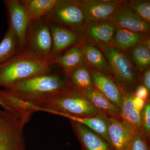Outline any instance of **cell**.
<instances>
[{
  "label": "cell",
  "mask_w": 150,
  "mask_h": 150,
  "mask_svg": "<svg viewBox=\"0 0 150 150\" xmlns=\"http://www.w3.org/2000/svg\"><path fill=\"white\" fill-rule=\"evenodd\" d=\"M35 105L37 106L38 111L42 110L64 117H109L93 105L81 90L71 86Z\"/></svg>",
  "instance_id": "1"
},
{
  "label": "cell",
  "mask_w": 150,
  "mask_h": 150,
  "mask_svg": "<svg viewBox=\"0 0 150 150\" xmlns=\"http://www.w3.org/2000/svg\"><path fill=\"white\" fill-rule=\"evenodd\" d=\"M64 73L49 72L37 75L6 90L13 96L35 105L71 86Z\"/></svg>",
  "instance_id": "2"
},
{
  "label": "cell",
  "mask_w": 150,
  "mask_h": 150,
  "mask_svg": "<svg viewBox=\"0 0 150 150\" xmlns=\"http://www.w3.org/2000/svg\"><path fill=\"white\" fill-rule=\"evenodd\" d=\"M51 71L47 62L23 52L0 64V87L9 89L30 78Z\"/></svg>",
  "instance_id": "3"
},
{
  "label": "cell",
  "mask_w": 150,
  "mask_h": 150,
  "mask_svg": "<svg viewBox=\"0 0 150 150\" xmlns=\"http://www.w3.org/2000/svg\"><path fill=\"white\" fill-rule=\"evenodd\" d=\"M112 76L123 94H134L139 86V79L129 57L119 48L112 46L103 47Z\"/></svg>",
  "instance_id": "4"
},
{
  "label": "cell",
  "mask_w": 150,
  "mask_h": 150,
  "mask_svg": "<svg viewBox=\"0 0 150 150\" xmlns=\"http://www.w3.org/2000/svg\"><path fill=\"white\" fill-rule=\"evenodd\" d=\"M31 116L0 109V150H25L24 127Z\"/></svg>",
  "instance_id": "5"
},
{
  "label": "cell",
  "mask_w": 150,
  "mask_h": 150,
  "mask_svg": "<svg viewBox=\"0 0 150 150\" xmlns=\"http://www.w3.org/2000/svg\"><path fill=\"white\" fill-rule=\"evenodd\" d=\"M52 46V37L48 23L42 18L31 21L23 52L48 63Z\"/></svg>",
  "instance_id": "6"
},
{
  "label": "cell",
  "mask_w": 150,
  "mask_h": 150,
  "mask_svg": "<svg viewBox=\"0 0 150 150\" xmlns=\"http://www.w3.org/2000/svg\"><path fill=\"white\" fill-rule=\"evenodd\" d=\"M42 19L48 23L60 25L76 32L86 20L80 2L61 0H57L53 8Z\"/></svg>",
  "instance_id": "7"
},
{
  "label": "cell",
  "mask_w": 150,
  "mask_h": 150,
  "mask_svg": "<svg viewBox=\"0 0 150 150\" xmlns=\"http://www.w3.org/2000/svg\"><path fill=\"white\" fill-rule=\"evenodd\" d=\"M8 28L16 35L20 43L23 51L28 26L30 23L24 8L20 0H5Z\"/></svg>",
  "instance_id": "8"
},
{
  "label": "cell",
  "mask_w": 150,
  "mask_h": 150,
  "mask_svg": "<svg viewBox=\"0 0 150 150\" xmlns=\"http://www.w3.org/2000/svg\"><path fill=\"white\" fill-rule=\"evenodd\" d=\"M48 24L52 40L51 54L48 62L49 65L54 58L77 44L79 38V34L74 30L59 24Z\"/></svg>",
  "instance_id": "9"
},
{
  "label": "cell",
  "mask_w": 150,
  "mask_h": 150,
  "mask_svg": "<svg viewBox=\"0 0 150 150\" xmlns=\"http://www.w3.org/2000/svg\"><path fill=\"white\" fill-rule=\"evenodd\" d=\"M122 2L112 1H85L80 2L85 18L89 22L108 21L122 5Z\"/></svg>",
  "instance_id": "10"
},
{
  "label": "cell",
  "mask_w": 150,
  "mask_h": 150,
  "mask_svg": "<svg viewBox=\"0 0 150 150\" xmlns=\"http://www.w3.org/2000/svg\"><path fill=\"white\" fill-rule=\"evenodd\" d=\"M116 28H120L139 33L149 30V23L135 14L127 6H122L108 20Z\"/></svg>",
  "instance_id": "11"
},
{
  "label": "cell",
  "mask_w": 150,
  "mask_h": 150,
  "mask_svg": "<svg viewBox=\"0 0 150 150\" xmlns=\"http://www.w3.org/2000/svg\"><path fill=\"white\" fill-rule=\"evenodd\" d=\"M70 121L81 150H112L110 144L99 134L83 124Z\"/></svg>",
  "instance_id": "12"
},
{
  "label": "cell",
  "mask_w": 150,
  "mask_h": 150,
  "mask_svg": "<svg viewBox=\"0 0 150 150\" xmlns=\"http://www.w3.org/2000/svg\"><path fill=\"white\" fill-rule=\"evenodd\" d=\"M108 133L112 150H128L135 133L121 120L108 118Z\"/></svg>",
  "instance_id": "13"
},
{
  "label": "cell",
  "mask_w": 150,
  "mask_h": 150,
  "mask_svg": "<svg viewBox=\"0 0 150 150\" xmlns=\"http://www.w3.org/2000/svg\"><path fill=\"white\" fill-rule=\"evenodd\" d=\"M94 86L112 103L121 108L123 96L121 90L112 78L95 70L91 71Z\"/></svg>",
  "instance_id": "14"
},
{
  "label": "cell",
  "mask_w": 150,
  "mask_h": 150,
  "mask_svg": "<svg viewBox=\"0 0 150 150\" xmlns=\"http://www.w3.org/2000/svg\"><path fill=\"white\" fill-rule=\"evenodd\" d=\"M84 59V46L76 44L54 58L49 65H59L63 73L69 77L74 70L83 65Z\"/></svg>",
  "instance_id": "15"
},
{
  "label": "cell",
  "mask_w": 150,
  "mask_h": 150,
  "mask_svg": "<svg viewBox=\"0 0 150 150\" xmlns=\"http://www.w3.org/2000/svg\"><path fill=\"white\" fill-rule=\"evenodd\" d=\"M123 103L120 108L121 120L131 131L135 133L142 131V112L133 104L134 94H123Z\"/></svg>",
  "instance_id": "16"
},
{
  "label": "cell",
  "mask_w": 150,
  "mask_h": 150,
  "mask_svg": "<svg viewBox=\"0 0 150 150\" xmlns=\"http://www.w3.org/2000/svg\"><path fill=\"white\" fill-rule=\"evenodd\" d=\"M89 101L97 108L109 117L121 120L120 108L112 103L95 87L81 90Z\"/></svg>",
  "instance_id": "17"
},
{
  "label": "cell",
  "mask_w": 150,
  "mask_h": 150,
  "mask_svg": "<svg viewBox=\"0 0 150 150\" xmlns=\"http://www.w3.org/2000/svg\"><path fill=\"white\" fill-rule=\"evenodd\" d=\"M116 28L108 21L90 22L86 33L91 39L103 45L112 42Z\"/></svg>",
  "instance_id": "18"
},
{
  "label": "cell",
  "mask_w": 150,
  "mask_h": 150,
  "mask_svg": "<svg viewBox=\"0 0 150 150\" xmlns=\"http://www.w3.org/2000/svg\"><path fill=\"white\" fill-rule=\"evenodd\" d=\"M57 0H20L30 20L40 19L53 8Z\"/></svg>",
  "instance_id": "19"
},
{
  "label": "cell",
  "mask_w": 150,
  "mask_h": 150,
  "mask_svg": "<svg viewBox=\"0 0 150 150\" xmlns=\"http://www.w3.org/2000/svg\"><path fill=\"white\" fill-rule=\"evenodd\" d=\"M23 52L20 43L10 29H8L0 43V64Z\"/></svg>",
  "instance_id": "20"
},
{
  "label": "cell",
  "mask_w": 150,
  "mask_h": 150,
  "mask_svg": "<svg viewBox=\"0 0 150 150\" xmlns=\"http://www.w3.org/2000/svg\"><path fill=\"white\" fill-rule=\"evenodd\" d=\"M85 59L95 70L112 78L109 65L105 56L97 48L88 45L84 47Z\"/></svg>",
  "instance_id": "21"
},
{
  "label": "cell",
  "mask_w": 150,
  "mask_h": 150,
  "mask_svg": "<svg viewBox=\"0 0 150 150\" xmlns=\"http://www.w3.org/2000/svg\"><path fill=\"white\" fill-rule=\"evenodd\" d=\"M116 28V27H115ZM143 33L116 28L112 42L116 48L126 50L139 44L142 41Z\"/></svg>",
  "instance_id": "22"
},
{
  "label": "cell",
  "mask_w": 150,
  "mask_h": 150,
  "mask_svg": "<svg viewBox=\"0 0 150 150\" xmlns=\"http://www.w3.org/2000/svg\"><path fill=\"white\" fill-rule=\"evenodd\" d=\"M70 121H76L86 126L89 129L97 133L109 142V137L108 133V116H98L88 118H79L67 116Z\"/></svg>",
  "instance_id": "23"
},
{
  "label": "cell",
  "mask_w": 150,
  "mask_h": 150,
  "mask_svg": "<svg viewBox=\"0 0 150 150\" xmlns=\"http://www.w3.org/2000/svg\"><path fill=\"white\" fill-rule=\"evenodd\" d=\"M69 77L71 86L80 90L94 87L91 72L83 65L74 70Z\"/></svg>",
  "instance_id": "24"
},
{
  "label": "cell",
  "mask_w": 150,
  "mask_h": 150,
  "mask_svg": "<svg viewBox=\"0 0 150 150\" xmlns=\"http://www.w3.org/2000/svg\"><path fill=\"white\" fill-rule=\"evenodd\" d=\"M133 62L141 71L148 69L150 64V52L143 43L134 46L130 52Z\"/></svg>",
  "instance_id": "25"
},
{
  "label": "cell",
  "mask_w": 150,
  "mask_h": 150,
  "mask_svg": "<svg viewBox=\"0 0 150 150\" xmlns=\"http://www.w3.org/2000/svg\"><path fill=\"white\" fill-rule=\"evenodd\" d=\"M127 6L135 14L150 23L149 1H134L129 3Z\"/></svg>",
  "instance_id": "26"
},
{
  "label": "cell",
  "mask_w": 150,
  "mask_h": 150,
  "mask_svg": "<svg viewBox=\"0 0 150 150\" xmlns=\"http://www.w3.org/2000/svg\"><path fill=\"white\" fill-rule=\"evenodd\" d=\"M128 150H150V138L147 137L143 131L134 134Z\"/></svg>",
  "instance_id": "27"
},
{
  "label": "cell",
  "mask_w": 150,
  "mask_h": 150,
  "mask_svg": "<svg viewBox=\"0 0 150 150\" xmlns=\"http://www.w3.org/2000/svg\"><path fill=\"white\" fill-rule=\"evenodd\" d=\"M142 130L147 137H150V101L147 100L142 112Z\"/></svg>",
  "instance_id": "28"
},
{
  "label": "cell",
  "mask_w": 150,
  "mask_h": 150,
  "mask_svg": "<svg viewBox=\"0 0 150 150\" xmlns=\"http://www.w3.org/2000/svg\"><path fill=\"white\" fill-rule=\"evenodd\" d=\"M149 92L144 86L139 85L137 87L134 93V96L144 100H147L149 99Z\"/></svg>",
  "instance_id": "29"
},
{
  "label": "cell",
  "mask_w": 150,
  "mask_h": 150,
  "mask_svg": "<svg viewBox=\"0 0 150 150\" xmlns=\"http://www.w3.org/2000/svg\"><path fill=\"white\" fill-rule=\"evenodd\" d=\"M143 85L150 91V70L149 68L145 70L143 76Z\"/></svg>",
  "instance_id": "30"
},
{
  "label": "cell",
  "mask_w": 150,
  "mask_h": 150,
  "mask_svg": "<svg viewBox=\"0 0 150 150\" xmlns=\"http://www.w3.org/2000/svg\"><path fill=\"white\" fill-rule=\"evenodd\" d=\"M146 101L137 97L134 96L133 99V104L137 110L142 111L144 107Z\"/></svg>",
  "instance_id": "31"
},
{
  "label": "cell",
  "mask_w": 150,
  "mask_h": 150,
  "mask_svg": "<svg viewBox=\"0 0 150 150\" xmlns=\"http://www.w3.org/2000/svg\"><path fill=\"white\" fill-rule=\"evenodd\" d=\"M0 106L3 108L4 110H13V109H11V108H9L7 106H6L4 103L0 99Z\"/></svg>",
  "instance_id": "32"
},
{
  "label": "cell",
  "mask_w": 150,
  "mask_h": 150,
  "mask_svg": "<svg viewBox=\"0 0 150 150\" xmlns=\"http://www.w3.org/2000/svg\"><path fill=\"white\" fill-rule=\"evenodd\" d=\"M143 43L144 44V46H146V47L147 48H148V49H149L150 50V41L149 38V39H147V40H146V41H145V42Z\"/></svg>",
  "instance_id": "33"
}]
</instances>
